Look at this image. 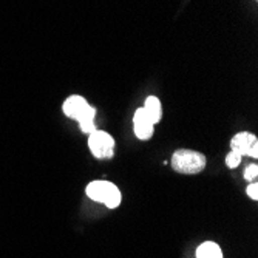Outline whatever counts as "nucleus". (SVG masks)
<instances>
[{
  "label": "nucleus",
  "mask_w": 258,
  "mask_h": 258,
  "mask_svg": "<svg viewBox=\"0 0 258 258\" xmlns=\"http://www.w3.org/2000/svg\"><path fill=\"white\" fill-rule=\"evenodd\" d=\"M256 176H258V166H256V164H249V166L246 167V170H244V179L253 182L256 179Z\"/></svg>",
  "instance_id": "nucleus-11"
},
{
  "label": "nucleus",
  "mask_w": 258,
  "mask_h": 258,
  "mask_svg": "<svg viewBox=\"0 0 258 258\" xmlns=\"http://www.w3.org/2000/svg\"><path fill=\"white\" fill-rule=\"evenodd\" d=\"M95 116H96V110H95V107H91V105H90V107L87 108V111L78 119V122H79V125H81V128H82L84 133L90 135V133H93V132L96 130V125H95Z\"/></svg>",
  "instance_id": "nucleus-9"
},
{
  "label": "nucleus",
  "mask_w": 258,
  "mask_h": 258,
  "mask_svg": "<svg viewBox=\"0 0 258 258\" xmlns=\"http://www.w3.org/2000/svg\"><path fill=\"white\" fill-rule=\"evenodd\" d=\"M133 130H135V135L138 139L141 141H147L153 136V132H155V124L150 122V119L146 116L143 107L138 108L135 111V116H133Z\"/></svg>",
  "instance_id": "nucleus-5"
},
{
  "label": "nucleus",
  "mask_w": 258,
  "mask_h": 258,
  "mask_svg": "<svg viewBox=\"0 0 258 258\" xmlns=\"http://www.w3.org/2000/svg\"><path fill=\"white\" fill-rule=\"evenodd\" d=\"M85 194L93 201L102 203L108 209H116L121 204V192L118 189V185L110 181H105V179L91 181L87 185Z\"/></svg>",
  "instance_id": "nucleus-1"
},
{
  "label": "nucleus",
  "mask_w": 258,
  "mask_h": 258,
  "mask_svg": "<svg viewBox=\"0 0 258 258\" xmlns=\"http://www.w3.org/2000/svg\"><path fill=\"white\" fill-rule=\"evenodd\" d=\"M88 149L98 159H111L114 155V138L104 130H95L88 135Z\"/></svg>",
  "instance_id": "nucleus-3"
},
{
  "label": "nucleus",
  "mask_w": 258,
  "mask_h": 258,
  "mask_svg": "<svg viewBox=\"0 0 258 258\" xmlns=\"http://www.w3.org/2000/svg\"><path fill=\"white\" fill-rule=\"evenodd\" d=\"M246 192H247V197H250L253 201H256V200H258V184H256L255 181L250 182Z\"/></svg>",
  "instance_id": "nucleus-12"
},
{
  "label": "nucleus",
  "mask_w": 258,
  "mask_h": 258,
  "mask_svg": "<svg viewBox=\"0 0 258 258\" xmlns=\"http://www.w3.org/2000/svg\"><path fill=\"white\" fill-rule=\"evenodd\" d=\"M146 116L150 119L152 124H158L162 118V105H161V101L156 98V96H149L144 102V107H143Z\"/></svg>",
  "instance_id": "nucleus-7"
},
{
  "label": "nucleus",
  "mask_w": 258,
  "mask_h": 258,
  "mask_svg": "<svg viewBox=\"0 0 258 258\" xmlns=\"http://www.w3.org/2000/svg\"><path fill=\"white\" fill-rule=\"evenodd\" d=\"M230 149L241 156L258 158V139L249 132H240L230 139Z\"/></svg>",
  "instance_id": "nucleus-4"
},
{
  "label": "nucleus",
  "mask_w": 258,
  "mask_h": 258,
  "mask_svg": "<svg viewBox=\"0 0 258 258\" xmlns=\"http://www.w3.org/2000/svg\"><path fill=\"white\" fill-rule=\"evenodd\" d=\"M197 258H223V250L214 241H204L197 249Z\"/></svg>",
  "instance_id": "nucleus-8"
},
{
  "label": "nucleus",
  "mask_w": 258,
  "mask_h": 258,
  "mask_svg": "<svg viewBox=\"0 0 258 258\" xmlns=\"http://www.w3.org/2000/svg\"><path fill=\"white\" fill-rule=\"evenodd\" d=\"M172 167L184 175H195L206 169V156L195 150L181 149L172 155Z\"/></svg>",
  "instance_id": "nucleus-2"
},
{
  "label": "nucleus",
  "mask_w": 258,
  "mask_h": 258,
  "mask_svg": "<svg viewBox=\"0 0 258 258\" xmlns=\"http://www.w3.org/2000/svg\"><path fill=\"white\" fill-rule=\"evenodd\" d=\"M241 158H243V156H241L240 153L230 150L229 155L226 156V164H227V167H229V169H235L237 166H240Z\"/></svg>",
  "instance_id": "nucleus-10"
},
{
  "label": "nucleus",
  "mask_w": 258,
  "mask_h": 258,
  "mask_svg": "<svg viewBox=\"0 0 258 258\" xmlns=\"http://www.w3.org/2000/svg\"><path fill=\"white\" fill-rule=\"evenodd\" d=\"M90 107V104L79 95H73V96H70L63 105H62V110L63 113L68 116L70 119H79L81 116L87 111V108Z\"/></svg>",
  "instance_id": "nucleus-6"
}]
</instances>
